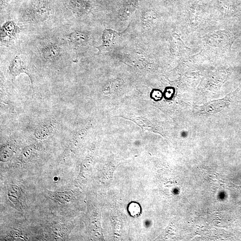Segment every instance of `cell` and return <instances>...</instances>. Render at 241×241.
Wrapping results in <instances>:
<instances>
[{"label":"cell","instance_id":"cell-2","mask_svg":"<svg viewBox=\"0 0 241 241\" xmlns=\"http://www.w3.org/2000/svg\"><path fill=\"white\" fill-rule=\"evenodd\" d=\"M9 69L12 75L14 76V78H15L16 76L19 75L20 73H26L31 79L32 84V76L20 57L18 56L15 57V59L13 60L10 64Z\"/></svg>","mask_w":241,"mask_h":241},{"label":"cell","instance_id":"cell-1","mask_svg":"<svg viewBox=\"0 0 241 241\" xmlns=\"http://www.w3.org/2000/svg\"><path fill=\"white\" fill-rule=\"evenodd\" d=\"M122 33H118L111 29H105L102 35L103 44L101 46L96 47L99 50L98 54L102 53L104 49L116 44Z\"/></svg>","mask_w":241,"mask_h":241},{"label":"cell","instance_id":"cell-3","mask_svg":"<svg viewBox=\"0 0 241 241\" xmlns=\"http://www.w3.org/2000/svg\"><path fill=\"white\" fill-rule=\"evenodd\" d=\"M69 39L76 48L83 44L87 39V36L84 33L76 32L70 35Z\"/></svg>","mask_w":241,"mask_h":241},{"label":"cell","instance_id":"cell-4","mask_svg":"<svg viewBox=\"0 0 241 241\" xmlns=\"http://www.w3.org/2000/svg\"><path fill=\"white\" fill-rule=\"evenodd\" d=\"M60 53V49L56 46H50L44 49L43 54L46 59H52L59 56Z\"/></svg>","mask_w":241,"mask_h":241},{"label":"cell","instance_id":"cell-6","mask_svg":"<svg viewBox=\"0 0 241 241\" xmlns=\"http://www.w3.org/2000/svg\"><path fill=\"white\" fill-rule=\"evenodd\" d=\"M130 207H131V209H129V210H130L129 211L130 212V213H131V214H133L134 210H135L134 214H137V213H138V214L139 213V211H140V208H139L138 205H137L136 204H135V208H133V207L131 205H130Z\"/></svg>","mask_w":241,"mask_h":241},{"label":"cell","instance_id":"cell-5","mask_svg":"<svg viewBox=\"0 0 241 241\" xmlns=\"http://www.w3.org/2000/svg\"><path fill=\"white\" fill-rule=\"evenodd\" d=\"M153 21V17L152 16V13L149 11L146 12L143 14L142 19V26L144 30H146V29L148 28L150 26Z\"/></svg>","mask_w":241,"mask_h":241}]
</instances>
